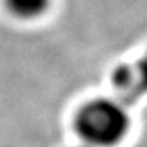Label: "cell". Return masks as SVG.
<instances>
[{"label":"cell","instance_id":"cell-1","mask_svg":"<svg viewBox=\"0 0 147 147\" xmlns=\"http://www.w3.org/2000/svg\"><path fill=\"white\" fill-rule=\"evenodd\" d=\"M130 116L125 105L113 97H99L83 105L75 117V130L89 147H114L127 136Z\"/></svg>","mask_w":147,"mask_h":147},{"label":"cell","instance_id":"cell-2","mask_svg":"<svg viewBox=\"0 0 147 147\" xmlns=\"http://www.w3.org/2000/svg\"><path fill=\"white\" fill-rule=\"evenodd\" d=\"M111 85L114 91V99L122 105H130L144 97L142 88L139 85L138 75L133 64H121L111 74Z\"/></svg>","mask_w":147,"mask_h":147},{"label":"cell","instance_id":"cell-3","mask_svg":"<svg viewBox=\"0 0 147 147\" xmlns=\"http://www.w3.org/2000/svg\"><path fill=\"white\" fill-rule=\"evenodd\" d=\"M9 13L24 20L38 19L47 11L50 0H5Z\"/></svg>","mask_w":147,"mask_h":147},{"label":"cell","instance_id":"cell-4","mask_svg":"<svg viewBox=\"0 0 147 147\" xmlns=\"http://www.w3.org/2000/svg\"><path fill=\"white\" fill-rule=\"evenodd\" d=\"M133 67H135V72L138 75L142 92H144V96H147V52L136 63H133Z\"/></svg>","mask_w":147,"mask_h":147},{"label":"cell","instance_id":"cell-5","mask_svg":"<svg viewBox=\"0 0 147 147\" xmlns=\"http://www.w3.org/2000/svg\"><path fill=\"white\" fill-rule=\"evenodd\" d=\"M78 147H89V146H86V144H83V146H78Z\"/></svg>","mask_w":147,"mask_h":147}]
</instances>
